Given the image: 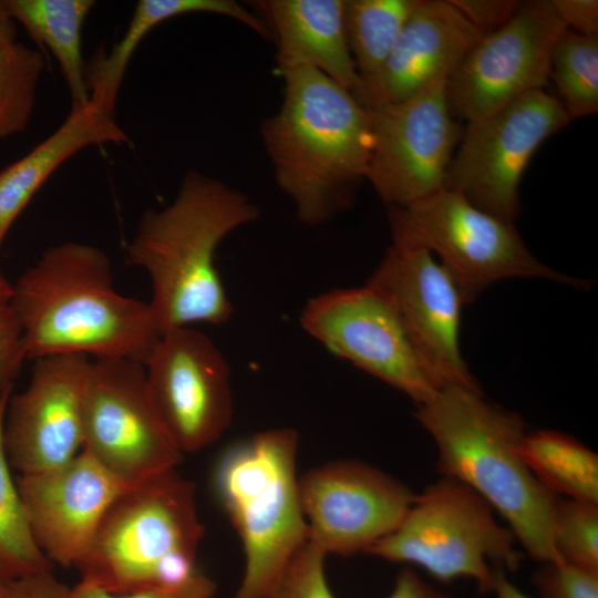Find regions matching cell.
Returning <instances> with one entry per match:
<instances>
[{
  "label": "cell",
  "instance_id": "cell-31",
  "mask_svg": "<svg viewBox=\"0 0 598 598\" xmlns=\"http://www.w3.org/2000/svg\"><path fill=\"white\" fill-rule=\"evenodd\" d=\"M532 584L542 598H598V571L564 560L542 563Z\"/></svg>",
  "mask_w": 598,
  "mask_h": 598
},
{
  "label": "cell",
  "instance_id": "cell-5",
  "mask_svg": "<svg viewBox=\"0 0 598 598\" xmlns=\"http://www.w3.org/2000/svg\"><path fill=\"white\" fill-rule=\"evenodd\" d=\"M204 534L194 483L168 470L111 504L75 567L82 581L114 595L177 586L198 570Z\"/></svg>",
  "mask_w": 598,
  "mask_h": 598
},
{
  "label": "cell",
  "instance_id": "cell-11",
  "mask_svg": "<svg viewBox=\"0 0 598 598\" xmlns=\"http://www.w3.org/2000/svg\"><path fill=\"white\" fill-rule=\"evenodd\" d=\"M82 448L131 484L181 463L183 453L158 416L143 363L121 358L91 361Z\"/></svg>",
  "mask_w": 598,
  "mask_h": 598
},
{
  "label": "cell",
  "instance_id": "cell-23",
  "mask_svg": "<svg viewBox=\"0 0 598 598\" xmlns=\"http://www.w3.org/2000/svg\"><path fill=\"white\" fill-rule=\"evenodd\" d=\"M94 3L92 0H9L16 21L59 63L72 107L90 102L82 28Z\"/></svg>",
  "mask_w": 598,
  "mask_h": 598
},
{
  "label": "cell",
  "instance_id": "cell-24",
  "mask_svg": "<svg viewBox=\"0 0 598 598\" xmlns=\"http://www.w3.org/2000/svg\"><path fill=\"white\" fill-rule=\"evenodd\" d=\"M522 454L553 494L598 503V456L575 437L551 430L526 433Z\"/></svg>",
  "mask_w": 598,
  "mask_h": 598
},
{
  "label": "cell",
  "instance_id": "cell-28",
  "mask_svg": "<svg viewBox=\"0 0 598 598\" xmlns=\"http://www.w3.org/2000/svg\"><path fill=\"white\" fill-rule=\"evenodd\" d=\"M44 66L40 51L23 43L0 47V140L27 128Z\"/></svg>",
  "mask_w": 598,
  "mask_h": 598
},
{
  "label": "cell",
  "instance_id": "cell-18",
  "mask_svg": "<svg viewBox=\"0 0 598 598\" xmlns=\"http://www.w3.org/2000/svg\"><path fill=\"white\" fill-rule=\"evenodd\" d=\"M132 485L84 448L61 466L17 480L35 543L63 567H75L107 508Z\"/></svg>",
  "mask_w": 598,
  "mask_h": 598
},
{
  "label": "cell",
  "instance_id": "cell-34",
  "mask_svg": "<svg viewBox=\"0 0 598 598\" xmlns=\"http://www.w3.org/2000/svg\"><path fill=\"white\" fill-rule=\"evenodd\" d=\"M485 35L503 27L518 10L515 0H450Z\"/></svg>",
  "mask_w": 598,
  "mask_h": 598
},
{
  "label": "cell",
  "instance_id": "cell-4",
  "mask_svg": "<svg viewBox=\"0 0 598 598\" xmlns=\"http://www.w3.org/2000/svg\"><path fill=\"white\" fill-rule=\"evenodd\" d=\"M416 420L437 447V471L478 494L507 523L517 543L540 563L561 560L553 540L557 495L527 466L522 419L464 385L444 386L417 405Z\"/></svg>",
  "mask_w": 598,
  "mask_h": 598
},
{
  "label": "cell",
  "instance_id": "cell-13",
  "mask_svg": "<svg viewBox=\"0 0 598 598\" xmlns=\"http://www.w3.org/2000/svg\"><path fill=\"white\" fill-rule=\"evenodd\" d=\"M566 29L550 0L522 2L503 27L481 37L448 78L452 115L474 122L543 90L553 45Z\"/></svg>",
  "mask_w": 598,
  "mask_h": 598
},
{
  "label": "cell",
  "instance_id": "cell-1",
  "mask_svg": "<svg viewBox=\"0 0 598 598\" xmlns=\"http://www.w3.org/2000/svg\"><path fill=\"white\" fill-rule=\"evenodd\" d=\"M27 359L82 354L144 365L161 333L148 303L117 292L109 257L75 241L42 252L13 285Z\"/></svg>",
  "mask_w": 598,
  "mask_h": 598
},
{
  "label": "cell",
  "instance_id": "cell-38",
  "mask_svg": "<svg viewBox=\"0 0 598 598\" xmlns=\"http://www.w3.org/2000/svg\"><path fill=\"white\" fill-rule=\"evenodd\" d=\"M17 23L9 0H0V47L17 41Z\"/></svg>",
  "mask_w": 598,
  "mask_h": 598
},
{
  "label": "cell",
  "instance_id": "cell-20",
  "mask_svg": "<svg viewBox=\"0 0 598 598\" xmlns=\"http://www.w3.org/2000/svg\"><path fill=\"white\" fill-rule=\"evenodd\" d=\"M250 3L276 41L279 74L312 68L359 100L362 82L347 40L344 0H257Z\"/></svg>",
  "mask_w": 598,
  "mask_h": 598
},
{
  "label": "cell",
  "instance_id": "cell-26",
  "mask_svg": "<svg viewBox=\"0 0 598 598\" xmlns=\"http://www.w3.org/2000/svg\"><path fill=\"white\" fill-rule=\"evenodd\" d=\"M12 389L0 395V587L51 570V560L40 549L30 529L4 451L3 429Z\"/></svg>",
  "mask_w": 598,
  "mask_h": 598
},
{
  "label": "cell",
  "instance_id": "cell-40",
  "mask_svg": "<svg viewBox=\"0 0 598 598\" xmlns=\"http://www.w3.org/2000/svg\"><path fill=\"white\" fill-rule=\"evenodd\" d=\"M0 598H6L2 590H1V588H0Z\"/></svg>",
  "mask_w": 598,
  "mask_h": 598
},
{
  "label": "cell",
  "instance_id": "cell-10",
  "mask_svg": "<svg viewBox=\"0 0 598 598\" xmlns=\"http://www.w3.org/2000/svg\"><path fill=\"white\" fill-rule=\"evenodd\" d=\"M299 320L329 352L402 391L416 405L446 386L389 301L368 283L331 289L309 299Z\"/></svg>",
  "mask_w": 598,
  "mask_h": 598
},
{
  "label": "cell",
  "instance_id": "cell-9",
  "mask_svg": "<svg viewBox=\"0 0 598 598\" xmlns=\"http://www.w3.org/2000/svg\"><path fill=\"white\" fill-rule=\"evenodd\" d=\"M570 121L557 97L536 90L470 122L447 168L444 188L462 194L484 212L514 221L518 185L529 161Z\"/></svg>",
  "mask_w": 598,
  "mask_h": 598
},
{
  "label": "cell",
  "instance_id": "cell-33",
  "mask_svg": "<svg viewBox=\"0 0 598 598\" xmlns=\"http://www.w3.org/2000/svg\"><path fill=\"white\" fill-rule=\"evenodd\" d=\"M216 584L200 570L185 582L173 587H156L132 594L114 595L94 585L81 581L68 589L66 598H212Z\"/></svg>",
  "mask_w": 598,
  "mask_h": 598
},
{
  "label": "cell",
  "instance_id": "cell-41",
  "mask_svg": "<svg viewBox=\"0 0 598 598\" xmlns=\"http://www.w3.org/2000/svg\"><path fill=\"white\" fill-rule=\"evenodd\" d=\"M1 244H2V243L0 241V246H1ZM1 276H2V274H1V271H0V277H1Z\"/></svg>",
  "mask_w": 598,
  "mask_h": 598
},
{
  "label": "cell",
  "instance_id": "cell-22",
  "mask_svg": "<svg viewBox=\"0 0 598 598\" xmlns=\"http://www.w3.org/2000/svg\"><path fill=\"white\" fill-rule=\"evenodd\" d=\"M194 12L215 13L235 19L264 40L272 39L262 19L234 0H140L122 39L109 54L101 52L86 66L90 102L114 112L125 71L141 41L165 20Z\"/></svg>",
  "mask_w": 598,
  "mask_h": 598
},
{
  "label": "cell",
  "instance_id": "cell-17",
  "mask_svg": "<svg viewBox=\"0 0 598 598\" xmlns=\"http://www.w3.org/2000/svg\"><path fill=\"white\" fill-rule=\"evenodd\" d=\"M33 361L29 385L9 398L3 429L8 462L21 475L61 466L83 447L89 357L50 355Z\"/></svg>",
  "mask_w": 598,
  "mask_h": 598
},
{
  "label": "cell",
  "instance_id": "cell-3",
  "mask_svg": "<svg viewBox=\"0 0 598 598\" xmlns=\"http://www.w3.org/2000/svg\"><path fill=\"white\" fill-rule=\"evenodd\" d=\"M280 75L283 100L262 120L261 140L276 182L299 220L321 225L351 206L367 177L373 140L370 113L316 69Z\"/></svg>",
  "mask_w": 598,
  "mask_h": 598
},
{
  "label": "cell",
  "instance_id": "cell-6",
  "mask_svg": "<svg viewBox=\"0 0 598 598\" xmlns=\"http://www.w3.org/2000/svg\"><path fill=\"white\" fill-rule=\"evenodd\" d=\"M298 443L291 427L267 430L229 446L215 466V494L245 554L234 598H268L308 540L296 473Z\"/></svg>",
  "mask_w": 598,
  "mask_h": 598
},
{
  "label": "cell",
  "instance_id": "cell-12",
  "mask_svg": "<svg viewBox=\"0 0 598 598\" xmlns=\"http://www.w3.org/2000/svg\"><path fill=\"white\" fill-rule=\"evenodd\" d=\"M446 85L440 80L400 102L367 109L373 140L365 179L388 207H405L444 188L462 136Z\"/></svg>",
  "mask_w": 598,
  "mask_h": 598
},
{
  "label": "cell",
  "instance_id": "cell-32",
  "mask_svg": "<svg viewBox=\"0 0 598 598\" xmlns=\"http://www.w3.org/2000/svg\"><path fill=\"white\" fill-rule=\"evenodd\" d=\"M27 359L22 329L13 306V285L0 277V395L13 388Z\"/></svg>",
  "mask_w": 598,
  "mask_h": 598
},
{
  "label": "cell",
  "instance_id": "cell-29",
  "mask_svg": "<svg viewBox=\"0 0 598 598\" xmlns=\"http://www.w3.org/2000/svg\"><path fill=\"white\" fill-rule=\"evenodd\" d=\"M553 540L561 560L598 571V503L557 496Z\"/></svg>",
  "mask_w": 598,
  "mask_h": 598
},
{
  "label": "cell",
  "instance_id": "cell-37",
  "mask_svg": "<svg viewBox=\"0 0 598 598\" xmlns=\"http://www.w3.org/2000/svg\"><path fill=\"white\" fill-rule=\"evenodd\" d=\"M388 598H451L425 582L412 568H403L396 576Z\"/></svg>",
  "mask_w": 598,
  "mask_h": 598
},
{
  "label": "cell",
  "instance_id": "cell-14",
  "mask_svg": "<svg viewBox=\"0 0 598 598\" xmlns=\"http://www.w3.org/2000/svg\"><path fill=\"white\" fill-rule=\"evenodd\" d=\"M158 416L184 453L205 448L229 427V365L204 332L182 327L165 332L145 364Z\"/></svg>",
  "mask_w": 598,
  "mask_h": 598
},
{
  "label": "cell",
  "instance_id": "cell-25",
  "mask_svg": "<svg viewBox=\"0 0 598 598\" xmlns=\"http://www.w3.org/2000/svg\"><path fill=\"white\" fill-rule=\"evenodd\" d=\"M420 2L344 0L347 40L362 85L381 70L403 25Z\"/></svg>",
  "mask_w": 598,
  "mask_h": 598
},
{
  "label": "cell",
  "instance_id": "cell-15",
  "mask_svg": "<svg viewBox=\"0 0 598 598\" xmlns=\"http://www.w3.org/2000/svg\"><path fill=\"white\" fill-rule=\"evenodd\" d=\"M299 494L308 540L340 556L367 553L398 527L414 498L395 477L355 460L307 471Z\"/></svg>",
  "mask_w": 598,
  "mask_h": 598
},
{
  "label": "cell",
  "instance_id": "cell-21",
  "mask_svg": "<svg viewBox=\"0 0 598 598\" xmlns=\"http://www.w3.org/2000/svg\"><path fill=\"white\" fill-rule=\"evenodd\" d=\"M130 142L114 112L92 102L72 107L64 122L27 155L0 173V241L44 182L83 148Z\"/></svg>",
  "mask_w": 598,
  "mask_h": 598
},
{
  "label": "cell",
  "instance_id": "cell-39",
  "mask_svg": "<svg viewBox=\"0 0 598 598\" xmlns=\"http://www.w3.org/2000/svg\"><path fill=\"white\" fill-rule=\"evenodd\" d=\"M492 592L496 598H529L520 591L506 576V571L496 570Z\"/></svg>",
  "mask_w": 598,
  "mask_h": 598
},
{
  "label": "cell",
  "instance_id": "cell-7",
  "mask_svg": "<svg viewBox=\"0 0 598 598\" xmlns=\"http://www.w3.org/2000/svg\"><path fill=\"white\" fill-rule=\"evenodd\" d=\"M494 513L468 486L442 477L414 495L398 527L365 554L415 565L443 584L471 578L489 594L496 570L515 571L522 561L513 532Z\"/></svg>",
  "mask_w": 598,
  "mask_h": 598
},
{
  "label": "cell",
  "instance_id": "cell-8",
  "mask_svg": "<svg viewBox=\"0 0 598 598\" xmlns=\"http://www.w3.org/2000/svg\"><path fill=\"white\" fill-rule=\"evenodd\" d=\"M391 235L419 244L441 258L464 305L492 283L513 277L544 278L575 288L576 279L544 265L509 221L484 212L462 194L442 188L405 207L388 208Z\"/></svg>",
  "mask_w": 598,
  "mask_h": 598
},
{
  "label": "cell",
  "instance_id": "cell-27",
  "mask_svg": "<svg viewBox=\"0 0 598 598\" xmlns=\"http://www.w3.org/2000/svg\"><path fill=\"white\" fill-rule=\"evenodd\" d=\"M549 78L570 120L598 111V35L566 29L553 45Z\"/></svg>",
  "mask_w": 598,
  "mask_h": 598
},
{
  "label": "cell",
  "instance_id": "cell-30",
  "mask_svg": "<svg viewBox=\"0 0 598 598\" xmlns=\"http://www.w3.org/2000/svg\"><path fill=\"white\" fill-rule=\"evenodd\" d=\"M326 556L307 540L295 554L268 598H336L324 574Z\"/></svg>",
  "mask_w": 598,
  "mask_h": 598
},
{
  "label": "cell",
  "instance_id": "cell-19",
  "mask_svg": "<svg viewBox=\"0 0 598 598\" xmlns=\"http://www.w3.org/2000/svg\"><path fill=\"white\" fill-rule=\"evenodd\" d=\"M482 33L450 0H421L381 70L363 83L365 109L405 100L440 80H448Z\"/></svg>",
  "mask_w": 598,
  "mask_h": 598
},
{
  "label": "cell",
  "instance_id": "cell-2",
  "mask_svg": "<svg viewBox=\"0 0 598 598\" xmlns=\"http://www.w3.org/2000/svg\"><path fill=\"white\" fill-rule=\"evenodd\" d=\"M258 216V207L243 192L193 169L169 205L144 212L126 256L151 278L147 303L161 336L193 323L229 320L234 308L215 252L229 234Z\"/></svg>",
  "mask_w": 598,
  "mask_h": 598
},
{
  "label": "cell",
  "instance_id": "cell-16",
  "mask_svg": "<svg viewBox=\"0 0 598 598\" xmlns=\"http://www.w3.org/2000/svg\"><path fill=\"white\" fill-rule=\"evenodd\" d=\"M368 285L389 301L445 385L481 390L460 350L463 298L451 274L429 249L392 235V244Z\"/></svg>",
  "mask_w": 598,
  "mask_h": 598
},
{
  "label": "cell",
  "instance_id": "cell-35",
  "mask_svg": "<svg viewBox=\"0 0 598 598\" xmlns=\"http://www.w3.org/2000/svg\"><path fill=\"white\" fill-rule=\"evenodd\" d=\"M551 7L568 30L598 35L597 0H550Z\"/></svg>",
  "mask_w": 598,
  "mask_h": 598
},
{
  "label": "cell",
  "instance_id": "cell-36",
  "mask_svg": "<svg viewBox=\"0 0 598 598\" xmlns=\"http://www.w3.org/2000/svg\"><path fill=\"white\" fill-rule=\"evenodd\" d=\"M6 598H66L68 588L51 570L41 571L0 587Z\"/></svg>",
  "mask_w": 598,
  "mask_h": 598
}]
</instances>
